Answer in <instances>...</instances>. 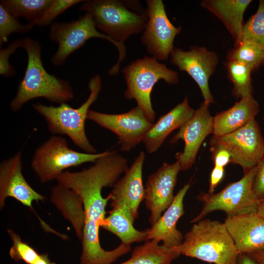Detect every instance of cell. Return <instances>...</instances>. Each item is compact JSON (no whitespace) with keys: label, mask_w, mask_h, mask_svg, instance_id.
I'll use <instances>...</instances> for the list:
<instances>
[{"label":"cell","mask_w":264,"mask_h":264,"mask_svg":"<svg viewBox=\"0 0 264 264\" xmlns=\"http://www.w3.org/2000/svg\"><path fill=\"white\" fill-rule=\"evenodd\" d=\"M127 159L116 151H110L87 169L64 171L56 178L58 184L75 192L81 198L85 211L80 264H111L131 250L130 245L121 243L111 250L104 249L100 242L99 228L110 200L103 197V188L111 187L128 169Z\"/></svg>","instance_id":"1"},{"label":"cell","mask_w":264,"mask_h":264,"mask_svg":"<svg viewBox=\"0 0 264 264\" xmlns=\"http://www.w3.org/2000/svg\"><path fill=\"white\" fill-rule=\"evenodd\" d=\"M22 47L26 52L27 64L16 95L10 103V109L18 111L29 101L39 97L60 104L73 99L74 95L69 83L49 74L44 68L40 44L26 37L22 39Z\"/></svg>","instance_id":"2"},{"label":"cell","mask_w":264,"mask_h":264,"mask_svg":"<svg viewBox=\"0 0 264 264\" xmlns=\"http://www.w3.org/2000/svg\"><path fill=\"white\" fill-rule=\"evenodd\" d=\"M176 247L180 255L214 264H237L240 254L224 223L209 219L195 222Z\"/></svg>","instance_id":"3"},{"label":"cell","mask_w":264,"mask_h":264,"mask_svg":"<svg viewBox=\"0 0 264 264\" xmlns=\"http://www.w3.org/2000/svg\"><path fill=\"white\" fill-rule=\"evenodd\" d=\"M137 2L117 0H85L80 6L91 15L97 29L125 45L131 36L144 31L148 18Z\"/></svg>","instance_id":"4"},{"label":"cell","mask_w":264,"mask_h":264,"mask_svg":"<svg viewBox=\"0 0 264 264\" xmlns=\"http://www.w3.org/2000/svg\"><path fill=\"white\" fill-rule=\"evenodd\" d=\"M88 87L89 95L79 108H72L66 103L57 107L37 103L34 104L33 107L44 118L50 132L54 135H66L85 153L95 154L96 149L87 136L85 122L89 109L97 99L101 90V77L98 75L93 76L89 81Z\"/></svg>","instance_id":"5"},{"label":"cell","mask_w":264,"mask_h":264,"mask_svg":"<svg viewBox=\"0 0 264 264\" xmlns=\"http://www.w3.org/2000/svg\"><path fill=\"white\" fill-rule=\"evenodd\" d=\"M126 85L124 96L134 99L148 119L153 123L156 116L152 107L151 94L154 85L163 80L169 85L179 81L178 74L153 57L138 59L123 68Z\"/></svg>","instance_id":"6"},{"label":"cell","mask_w":264,"mask_h":264,"mask_svg":"<svg viewBox=\"0 0 264 264\" xmlns=\"http://www.w3.org/2000/svg\"><path fill=\"white\" fill-rule=\"evenodd\" d=\"M49 37L58 45L57 51L51 58L52 63L56 66L62 65L71 54L93 38L106 39L112 43L118 49V59L109 70L110 75H115L118 72L120 64L126 54L125 45L99 32L91 15L88 12L77 20L68 22H54L50 26Z\"/></svg>","instance_id":"7"},{"label":"cell","mask_w":264,"mask_h":264,"mask_svg":"<svg viewBox=\"0 0 264 264\" xmlns=\"http://www.w3.org/2000/svg\"><path fill=\"white\" fill-rule=\"evenodd\" d=\"M109 151L100 153L79 152L70 149L62 136L53 135L35 151L31 166L42 183L56 178L64 170L82 164L94 162Z\"/></svg>","instance_id":"8"},{"label":"cell","mask_w":264,"mask_h":264,"mask_svg":"<svg viewBox=\"0 0 264 264\" xmlns=\"http://www.w3.org/2000/svg\"><path fill=\"white\" fill-rule=\"evenodd\" d=\"M257 172V166L244 173L239 180L229 183L216 194L203 193L198 199L203 204L199 214L191 222L202 220L214 211H222L227 216H234L256 212L259 200L253 190V184Z\"/></svg>","instance_id":"9"},{"label":"cell","mask_w":264,"mask_h":264,"mask_svg":"<svg viewBox=\"0 0 264 264\" xmlns=\"http://www.w3.org/2000/svg\"><path fill=\"white\" fill-rule=\"evenodd\" d=\"M210 150L223 149L231 156V163L240 165L244 173L256 167L264 153V138L255 119L240 129L221 135H213Z\"/></svg>","instance_id":"10"},{"label":"cell","mask_w":264,"mask_h":264,"mask_svg":"<svg viewBox=\"0 0 264 264\" xmlns=\"http://www.w3.org/2000/svg\"><path fill=\"white\" fill-rule=\"evenodd\" d=\"M148 20L141 41L147 51L158 61H164L173 49L174 40L181 30L169 19L161 0L146 1Z\"/></svg>","instance_id":"11"},{"label":"cell","mask_w":264,"mask_h":264,"mask_svg":"<svg viewBox=\"0 0 264 264\" xmlns=\"http://www.w3.org/2000/svg\"><path fill=\"white\" fill-rule=\"evenodd\" d=\"M87 119L116 134L123 152L130 151L142 142L153 124L138 106L120 114H108L89 110Z\"/></svg>","instance_id":"12"},{"label":"cell","mask_w":264,"mask_h":264,"mask_svg":"<svg viewBox=\"0 0 264 264\" xmlns=\"http://www.w3.org/2000/svg\"><path fill=\"white\" fill-rule=\"evenodd\" d=\"M13 198L29 208L37 216L43 228L52 233L54 230L42 220L34 211V201L44 200L45 198L35 191L27 182L22 174V152L19 151L0 165V207L2 208L6 199Z\"/></svg>","instance_id":"13"},{"label":"cell","mask_w":264,"mask_h":264,"mask_svg":"<svg viewBox=\"0 0 264 264\" xmlns=\"http://www.w3.org/2000/svg\"><path fill=\"white\" fill-rule=\"evenodd\" d=\"M170 56V62L180 70L187 72L197 83L204 101L210 105L214 103L209 79L218 66L217 54L204 47L192 46L188 51L174 48Z\"/></svg>","instance_id":"14"},{"label":"cell","mask_w":264,"mask_h":264,"mask_svg":"<svg viewBox=\"0 0 264 264\" xmlns=\"http://www.w3.org/2000/svg\"><path fill=\"white\" fill-rule=\"evenodd\" d=\"M209 105L203 101L170 141L172 144L180 139L184 142L183 152L178 153L176 156L181 170L192 167L202 143L208 135L213 134V117L210 113Z\"/></svg>","instance_id":"15"},{"label":"cell","mask_w":264,"mask_h":264,"mask_svg":"<svg viewBox=\"0 0 264 264\" xmlns=\"http://www.w3.org/2000/svg\"><path fill=\"white\" fill-rule=\"evenodd\" d=\"M145 159V153L141 151L109 195L112 208L122 209L133 222L138 216V208L145 197L142 181Z\"/></svg>","instance_id":"16"},{"label":"cell","mask_w":264,"mask_h":264,"mask_svg":"<svg viewBox=\"0 0 264 264\" xmlns=\"http://www.w3.org/2000/svg\"><path fill=\"white\" fill-rule=\"evenodd\" d=\"M181 171L179 162H164L158 170L150 176L145 188V205L150 212L149 222L155 224L173 202L174 190L178 173Z\"/></svg>","instance_id":"17"},{"label":"cell","mask_w":264,"mask_h":264,"mask_svg":"<svg viewBox=\"0 0 264 264\" xmlns=\"http://www.w3.org/2000/svg\"><path fill=\"white\" fill-rule=\"evenodd\" d=\"M224 223L240 253L264 249V218L256 212L227 216Z\"/></svg>","instance_id":"18"},{"label":"cell","mask_w":264,"mask_h":264,"mask_svg":"<svg viewBox=\"0 0 264 264\" xmlns=\"http://www.w3.org/2000/svg\"><path fill=\"white\" fill-rule=\"evenodd\" d=\"M190 187V185L188 183L178 192L172 204L149 228L146 241H162L163 244L171 247H176L182 244L184 237L176 228V223L184 213L183 200Z\"/></svg>","instance_id":"19"},{"label":"cell","mask_w":264,"mask_h":264,"mask_svg":"<svg viewBox=\"0 0 264 264\" xmlns=\"http://www.w3.org/2000/svg\"><path fill=\"white\" fill-rule=\"evenodd\" d=\"M187 97L153 124L142 142L149 154L157 151L166 137L175 130L179 129L193 115Z\"/></svg>","instance_id":"20"},{"label":"cell","mask_w":264,"mask_h":264,"mask_svg":"<svg viewBox=\"0 0 264 264\" xmlns=\"http://www.w3.org/2000/svg\"><path fill=\"white\" fill-rule=\"evenodd\" d=\"M260 110L253 95L240 99L228 110L213 117V135L221 136L234 132L254 119Z\"/></svg>","instance_id":"21"},{"label":"cell","mask_w":264,"mask_h":264,"mask_svg":"<svg viewBox=\"0 0 264 264\" xmlns=\"http://www.w3.org/2000/svg\"><path fill=\"white\" fill-rule=\"evenodd\" d=\"M251 0H203L200 5L216 16L235 41L241 42L244 27L243 14Z\"/></svg>","instance_id":"22"},{"label":"cell","mask_w":264,"mask_h":264,"mask_svg":"<svg viewBox=\"0 0 264 264\" xmlns=\"http://www.w3.org/2000/svg\"><path fill=\"white\" fill-rule=\"evenodd\" d=\"M50 200L64 218L69 221L77 237L82 241L85 216L78 195L73 190L58 184L51 190Z\"/></svg>","instance_id":"23"},{"label":"cell","mask_w":264,"mask_h":264,"mask_svg":"<svg viewBox=\"0 0 264 264\" xmlns=\"http://www.w3.org/2000/svg\"><path fill=\"white\" fill-rule=\"evenodd\" d=\"M152 240L134 247L131 257L119 264H171L180 255L177 247H171Z\"/></svg>","instance_id":"24"},{"label":"cell","mask_w":264,"mask_h":264,"mask_svg":"<svg viewBox=\"0 0 264 264\" xmlns=\"http://www.w3.org/2000/svg\"><path fill=\"white\" fill-rule=\"evenodd\" d=\"M133 223L124 210L112 208L101 227L116 235L125 244L131 245L134 242L146 241L149 228L139 230L134 228Z\"/></svg>","instance_id":"25"},{"label":"cell","mask_w":264,"mask_h":264,"mask_svg":"<svg viewBox=\"0 0 264 264\" xmlns=\"http://www.w3.org/2000/svg\"><path fill=\"white\" fill-rule=\"evenodd\" d=\"M53 0H2L0 3L15 17L25 18L36 25Z\"/></svg>","instance_id":"26"},{"label":"cell","mask_w":264,"mask_h":264,"mask_svg":"<svg viewBox=\"0 0 264 264\" xmlns=\"http://www.w3.org/2000/svg\"><path fill=\"white\" fill-rule=\"evenodd\" d=\"M227 59L242 63L254 71L264 65V48L255 42L242 40L230 50Z\"/></svg>","instance_id":"27"},{"label":"cell","mask_w":264,"mask_h":264,"mask_svg":"<svg viewBox=\"0 0 264 264\" xmlns=\"http://www.w3.org/2000/svg\"><path fill=\"white\" fill-rule=\"evenodd\" d=\"M226 69L233 84L232 93L237 98L252 95L251 74L253 71L245 65L235 61H227Z\"/></svg>","instance_id":"28"},{"label":"cell","mask_w":264,"mask_h":264,"mask_svg":"<svg viewBox=\"0 0 264 264\" xmlns=\"http://www.w3.org/2000/svg\"><path fill=\"white\" fill-rule=\"evenodd\" d=\"M255 42L264 48V0H260L256 13L244 24L242 40Z\"/></svg>","instance_id":"29"},{"label":"cell","mask_w":264,"mask_h":264,"mask_svg":"<svg viewBox=\"0 0 264 264\" xmlns=\"http://www.w3.org/2000/svg\"><path fill=\"white\" fill-rule=\"evenodd\" d=\"M7 232L12 242L9 252L10 257L16 262L22 261L26 264H34L40 258L41 254L23 242L13 230L8 229Z\"/></svg>","instance_id":"30"},{"label":"cell","mask_w":264,"mask_h":264,"mask_svg":"<svg viewBox=\"0 0 264 264\" xmlns=\"http://www.w3.org/2000/svg\"><path fill=\"white\" fill-rule=\"evenodd\" d=\"M35 25L32 23L22 24L18 18L10 13L0 3V45L8 41V36L14 33H23L30 30Z\"/></svg>","instance_id":"31"},{"label":"cell","mask_w":264,"mask_h":264,"mask_svg":"<svg viewBox=\"0 0 264 264\" xmlns=\"http://www.w3.org/2000/svg\"><path fill=\"white\" fill-rule=\"evenodd\" d=\"M84 1L81 0H53L50 7L43 16L37 22L36 25L43 26L48 25L59 15L66 9Z\"/></svg>","instance_id":"32"},{"label":"cell","mask_w":264,"mask_h":264,"mask_svg":"<svg viewBox=\"0 0 264 264\" xmlns=\"http://www.w3.org/2000/svg\"><path fill=\"white\" fill-rule=\"evenodd\" d=\"M22 39L16 40L10 43L5 48H1L0 51V74L4 77H10L14 75L15 71L9 63L10 56L16 50L22 47Z\"/></svg>","instance_id":"33"},{"label":"cell","mask_w":264,"mask_h":264,"mask_svg":"<svg viewBox=\"0 0 264 264\" xmlns=\"http://www.w3.org/2000/svg\"><path fill=\"white\" fill-rule=\"evenodd\" d=\"M253 190L259 200L264 197V153L257 165Z\"/></svg>","instance_id":"34"},{"label":"cell","mask_w":264,"mask_h":264,"mask_svg":"<svg viewBox=\"0 0 264 264\" xmlns=\"http://www.w3.org/2000/svg\"><path fill=\"white\" fill-rule=\"evenodd\" d=\"M212 154V160L214 166L224 168L231 163V156L229 153L223 149H215L210 150Z\"/></svg>","instance_id":"35"},{"label":"cell","mask_w":264,"mask_h":264,"mask_svg":"<svg viewBox=\"0 0 264 264\" xmlns=\"http://www.w3.org/2000/svg\"><path fill=\"white\" fill-rule=\"evenodd\" d=\"M224 175V169L223 167L214 166L211 171L208 193H214L218 185L222 180Z\"/></svg>","instance_id":"36"},{"label":"cell","mask_w":264,"mask_h":264,"mask_svg":"<svg viewBox=\"0 0 264 264\" xmlns=\"http://www.w3.org/2000/svg\"><path fill=\"white\" fill-rule=\"evenodd\" d=\"M237 264H258V263L250 255L240 253Z\"/></svg>","instance_id":"37"},{"label":"cell","mask_w":264,"mask_h":264,"mask_svg":"<svg viewBox=\"0 0 264 264\" xmlns=\"http://www.w3.org/2000/svg\"><path fill=\"white\" fill-rule=\"evenodd\" d=\"M249 255L254 259L258 264H264V249L256 253Z\"/></svg>","instance_id":"38"},{"label":"cell","mask_w":264,"mask_h":264,"mask_svg":"<svg viewBox=\"0 0 264 264\" xmlns=\"http://www.w3.org/2000/svg\"><path fill=\"white\" fill-rule=\"evenodd\" d=\"M34 264H56L49 259L47 254H41L40 257Z\"/></svg>","instance_id":"39"},{"label":"cell","mask_w":264,"mask_h":264,"mask_svg":"<svg viewBox=\"0 0 264 264\" xmlns=\"http://www.w3.org/2000/svg\"><path fill=\"white\" fill-rule=\"evenodd\" d=\"M256 213L264 218V197L259 200Z\"/></svg>","instance_id":"40"}]
</instances>
